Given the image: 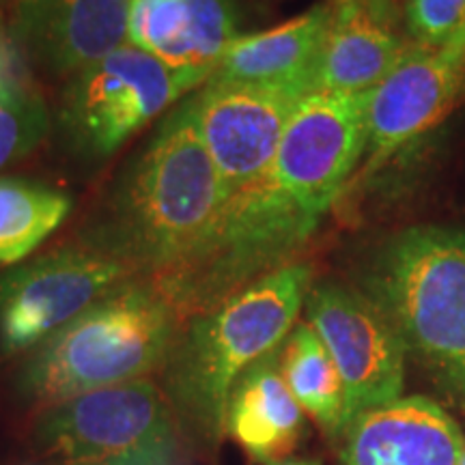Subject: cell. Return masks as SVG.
I'll return each instance as SVG.
<instances>
[{
  "mask_svg": "<svg viewBox=\"0 0 465 465\" xmlns=\"http://www.w3.org/2000/svg\"><path fill=\"white\" fill-rule=\"evenodd\" d=\"M183 319L151 278H132L35 347L20 391L37 405L144 380L164 366Z\"/></svg>",
  "mask_w": 465,
  "mask_h": 465,
  "instance_id": "3957f363",
  "label": "cell"
},
{
  "mask_svg": "<svg viewBox=\"0 0 465 465\" xmlns=\"http://www.w3.org/2000/svg\"><path fill=\"white\" fill-rule=\"evenodd\" d=\"M15 3H17V0H15Z\"/></svg>",
  "mask_w": 465,
  "mask_h": 465,
  "instance_id": "d4e9b609",
  "label": "cell"
},
{
  "mask_svg": "<svg viewBox=\"0 0 465 465\" xmlns=\"http://www.w3.org/2000/svg\"><path fill=\"white\" fill-rule=\"evenodd\" d=\"M136 276L125 263L89 246H67L0 276V347L20 353L37 345Z\"/></svg>",
  "mask_w": 465,
  "mask_h": 465,
  "instance_id": "30bf717a",
  "label": "cell"
},
{
  "mask_svg": "<svg viewBox=\"0 0 465 465\" xmlns=\"http://www.w3.org/2000/svg\"><path fill=\"white\" fill-rule=\"evenodd\" d=\"M281 347L237 380L226 407V435L261 465L282 463L306 433L304 410L282 377Z\"/></svg>",
  "mask_w": 465,
  "mask_h": 465,
  "instance_id": "e0dca14e",
  "label": "cell"
},
{
  "mask_svg": "<svg viewBox=\"0 0 465 465\" xmlns=\"http://www.w3.org/2000/svg\"><path fill=\"white\" fill-rule=\"evenodd\" d=\"M9 45H11L9 31H7V26H5L3 14H0V80H3L5 72H7V63H9V56H11Z\"/></svg>",
  "mask_w": 465,
  "mask_h": 465,
  "instance_id": "603a6c76",
  "label": "cell"
},
{
  "mask_svg": "<svg viewBox=\"0 0 465 465\" xmlns=\"http://www.w3.org/2000/svg\"><path fill=\"white\" fill-rule=\"evenodd\" d=\"M35 440L63 465H174L179 420L144 377L45 407Z\"/></svg>",
  "mask_w": 465,
  "mask_h": 465,
  "instance_id": "8992f818",
  "label": "cell"
},
{
  "mask_svg": "<svg viewBox=\"0 0 465 465\" xmlns=\"http://www.w3.org/2000/svg\"><path fill=\"white\" fill-rule=\"evenodd\" d=\"M306 91L207 80L194 93L203 143L223 177L229 199L259 188L272 177L278 144Z\"/></svg>",
  "mask_w": 465,
  "mask_h": 465,
  "instance_id": "8fae6325",
  "label": "cell"
},
{
  "mask_svg": "<svg viewBox=\"0 0 465 465\" xmlns=\"http://www.w3.org/2000/svg\"><path fill=\"white\" fill-rule=\"evenodd\" d=\"M240 37L235 0H134L127 44L183 74L199 89Z\"/></svg>",
  "mask_w": 465,
  "mask_h": 465,
  "instance_id": "9a60e30c",
  "label": "cell"
},
{
  "mask_svg": "<svg viewBox=\"0 0 465 465\" xmlns=\"http://www.w3.org/2000/svg\"><path fill=\"white\" fill-rule=\"evenodd\" d=\"M304 306L306 322L341 373L345 429L364 411L403 399L407 349L375 300L362 289L325 281L312 284Z\"/></svg>",
  "mask_w": 465,
  "mask_h": 465,
  "instance_id": "9c48e42d",
  "label": "cell"
},
{
  "mask_svg": "<svg viewBox=\"0 0 465 465\" xmlns=\"http://www.w3.org/2000/svg\"><path fill=\"white\" fill-rule=\"evenodd\" d=\"M414 44L401 33L397 0H328L312 91L366 93Z\"/></svg>",
  "mask_w": 465,
  "mask_h": 465,
  "instance_id": "5bb4252c",
  "label": "cell"
},
{
  "mask_svg": "<svg viewBox=\"0 0 465 465\" xmlns=\"http://www.w3.org/2000/svg\"><path fill=\"white\" fill-rule=\"evenodd\" d=\"M465 93V37L441 48L411 44L380 84L369 91L366 173L438 125Z\"/></svg>",
  "mask_w": 465,
  "mask_h": 465,
  "instance_id": "7c38bea8",
  "label": "cell"
},
{
  "mask_svg": "<svg viewBox=\"0 0 465 465\" xmlns=\"http://www.w3.org/2000/svg\"><path fill=\"white\" fill-rule=\"evenodd\" d=\"M50 124L42 97L22 83L9 80L5 72L0 80V171L37 149Z\"/></svg>",
  "mask_w": 465,
  "mask_h": 465,
  "instance_id": "44dd1931",
  "label": "cell"
},
{
  "mask_svg": "<svg viewBox=\"0 0 465 465\" xmlns=\"http://www.w3.org/2000/svg\"><path fill=\"white\" fill-rule=\"evenodd\" d=\"M362 291L435 386L465 410V231L420 224L397 232L375 250Z\"/></svg>",
  "mask_w": 465,
  "mask_h": 465,
  "instance_id": "277c9868",
  "label": "cell"
},
{
  "mask_svg": "<svg viewBox=\"0 0 465 465\" xmlns=\"http://www.w3.org/2000/svg\"><path fill=\"white\" fill-rule=\"evenodd\" d=\"M317 224L270 177L259 188L229 199L207 246L190 263L153 282L185 323L270 272L293 263L291 257Z\"/></svg>",
  "mask_w": 465,
  "mask_h": 465,
  "instance_id": "5b68a950",
  "label": "cell"
},
{
  "mask_svg": "<svg viewBox=\"0 0 465 465\" xmlns=\"http://www.w3.org/2000/svg\"><path fill=\"white\" fill-rule=\"evenodd\" d=\"M369 91H308L295 104L272 166V183L308 218L339 199L366 153Z\"/></svg>",
  "mask_w": 465,
  "mask_h": 465,
  "instance_id": "ba28073f",
  "label": "cell"
},
{
  "mask_svg": "<svg viewBox=\"0 0 465 465\" xmlns=\"http://www.w3.org/2000/svg\"><path fill=\"white\" fill-rule=\"evenodd\" d=\"M134 0H17L11 44L35 65L69 78L127 44Z\"/></svg>",
  "mask_w": 465,
  "mask_h": 465,
  "instance_id": "4fadbf2b",
  "label": "cell"
},
{
  "mask_svg": "<svg viewBox=\"0 0 465 465\" xmlns=\"http://www.w3.org/2000/svg\"><path fill=\"white\" fill-rule=\"evenodd\" d=\"M403 20L414 44L450 45L465 37V0H407Z\"/></svg>",
  "mask_w": 465,
  "mask_h": 465,
  "instance_id": "7402d4cb",
  "label": "cell"
},
{
  "mask_svg": "<svg viewBox=\"0 0 465 465\" xmlns=\"http://www.w3.org/2000/svg\"><path fill=\"white\" fill-rule=\"evenodd\" d=\"M465 438L438 401L403 397L364 411L341 435V465H459Z\"/></svg>",
  "mask_w": 465,
  "mask_h": 465,
  "instance_id": "2e32d148",
  "label": "cell"
},
{
  "mask_svg": "<svg viewBox=\"0 0 465 465\" xmlns=\"http://www.w3.org/2000/svg\"><path fill=\"white\" fill-rule=\"evenodd\" d=\"M312 278L311 263L293 261L182 325L162 366L164 392L177 420L207 446L220 444L226 433L237 380L298 325Z\"/></svg>",
  "mask_w": 465,
  "mask_h": 465,
  "instance_id": "7a4b0ae2",
  "label": "cell"
},
{
  "mask_svg": "<svg viewBox=\"0 0 465 465\" xmlns=\"http://www.w3.org/2000/svg\"><path fill=\"white\" fill-rule=\"evenodd\" d=\"M229 203L203 143L194 97L174 104L114 179L84 246L158 281L190 263L216 232Z\"/></svg>",
  "mask_w": 465,
  "mask_h": 465,
  "instance_id": "6da1fadb",
  "label": "cell"
},
{
  "mask_svg": "<svg viewBox=\"0 0 465 465\" xmlns=\"http://www.w3.org/2000/svg\"><path fill=\"white\" fill-rule=\"evenodd\" d=\"M194 89L177 69L125 44L65 78L58 132L78 158L106 160Z\"/></svg>",
  "mask_w": 465,
  "mask_h": 465,
  "instance_id": "52a82bcc",
  "label": "cell"
},
{
  "mask_svg": "<svg viewBox=\"0 0 465 465\" xmlns=\"http://www.w3.org/2000/svg\"><path fill=\"white\" fill-rule=\"evenodd\" d=\"M278 465H322V461H319V459H284L282 463H278Z\"/></svg>",
  "mask_w": 465,
  "mask_h": 465,
  "instance_id": "cb8c5ba5",
  "label": "cell"
},
{
  "mask_svg": "<svg viewBox=\"0 0 465 465\" xmlns=\"http://www.w3.org/2000/svg\"><path fill=\"white\" fill-rule=\"evenodd\" d=\"M325 25L328 3H322L274 28L240 35L209 80L312 91Z\"/></svg>",
  "mask_w": 465,
  "mask_h": 465,
  "instance_id": "ac0fdd59",
  "label": "cell"
},
{
  "mask_svg": "<svg viewBox=\"0 0 465 465\" xmlns=\"http://www.w3.org/2000/svg\"><path fill=\"white\" fill-rule=\"evenodd\" d=\"M72 212L65 192L25 179H0V265L26 259Z\"/></svg>",
  "mask_w": 465,
  "mask_h": 465,
  "instance_id": "ffe728a7",
  "label": "cell"
},
{
  "mask_svg": "<svg viewBox=\"0 0 465 465\" xmlns=\"http://www.w3.org/2000/svg\"><path fill=\"white\" fill-rule=\"evenodd\" d=\"M281 371L304 414L330 440H341L345 429V388L332 356L308 322L295 325L284 339Z\"/></svg>",
  "mask_w": 465,
  "mask_h": 465,
  "instance_id": "d6986e66",
  "label": "cell"
}]
</instances>
